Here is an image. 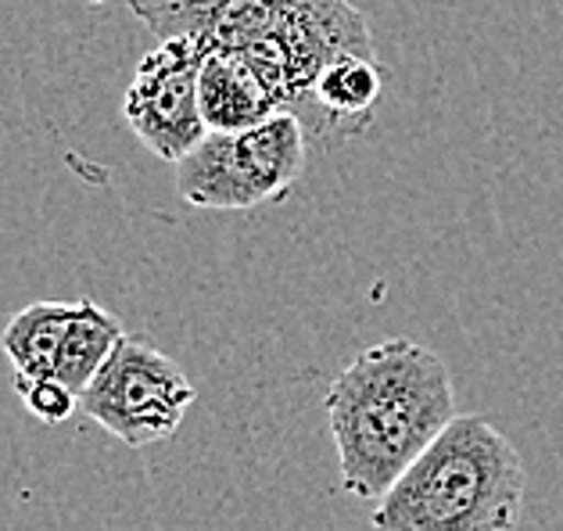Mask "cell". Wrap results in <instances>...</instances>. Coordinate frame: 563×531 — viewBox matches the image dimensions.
<instances>
[{
	"label": "cell",
	"instance_id": "cell-1",
	"mask_svg": "<svg viewBox=\"0 0 563 531\" xmlns=\"http://www.w3.org/2000/svg\"><path fill=\"white\" fill-rule=\"evenodd\" d=\"M341 488L377 502L456 420L445 359L413 338L363 349L323 395Z\"/></svg>",
	"mask_w": 563,
	"mask_h": 531
},
{
	"label": "cell",
	"instance_id": "cell-2",
	"mask_svg": "<svg viewBox=\"0 0 563 531\" xmlns=\"http://www.w3.org/2000/svg\"><path fill=\"white\" fill-rule=\"evenodd\" d=\"M528 471L492 420H456L377 499L374 531H517Z\"/></svg>",
	"mask_w": 563,
	"mask_h": 531
},
{
	"label": "cell",
	"instance_id": "cell-3",
	"mask_svg": "<svg viewBox=\"0 0 563 531\" xmlns=\"http://www.w3.org/2000/svg\"><path fill=\"white\" fill-rule=\"evenodd\" d=\"M126 4L158 40L190 36L209 51L277 44L291 62L301 98H312L316 79L338 54H377L366 15H360L349 0H126Z\"/></svg>",
	"mask_w": 563,
	"mask_h": 531
},
{
	"label": "cell",
	"instance_id": "cell-4",
	"mask_svg": "<svg viewBox=\"0 0 563 531\" xmlns=\"http://www.w3.org/2000/svg\"><path fill=\"white\" fill-rule=\"evenodd\" d=\"M309 144L301 119L284 108L244 130H209L176 162V190L195 209H255L287 198L306 169Z\"/></svg>",
	"mask_w": 563,
	"mask_h": 531
},
{
	"label": "cell",
	"instance_id": "cell-5",
	"mask_svg": "<svg viewBox=\"0 0 563 531\" xmlns=\"http://www.w3.org/2000/svg\"><path fill=\"white\" fill-rule=\"evenodd\" d=\"M198 391L180 363L151 338L122 334L108 363L79 395V413L130 449L166 442L184 424Z\"/></svg>",
	"mask_w": 563,
	"mask_h": 531
},
{
	"label": "cell",
	"instance_id": "cell-6",
	"mask_svg": "<svg viewBox=\"0 0 563 531\" xmlns=\"http://www.w3.org/2000/svg\"><path fill=\"white\" fill-rule=\"evenodd\" d=\"M209 47L190 36H166L147 51L122 98V115L141 144L162 162H180L205 141L198 76Z\"/></svg>",
	"mask_w": 563,
	"mask_h": 531
},
{
	"label": "cell",
	"instance_id": "cell-7",
	"mask_svg": "<svg viewBox=\"0 0 563 531\" xmlns=\"http://www.w3.org/2000/svg\"><path fill=\"white\" fill-rule=\"evenodd\" d=\"M198 93L209 130H244L287 108L277 79L249 51L219 47L205 54Z\"/></svg>",
	"mask_w": 563,
	"mask_h": 531
},
{
	"label": "cell",
	"instance_id": "cell-8",
	"mask_svg": "<svg viewBox=\"0 0 563 531\" xmlns=\"http://www.w3.org/2000/svg\"><path fill=\"white\" fill-rule=\"evenodd\" d=\"M73 312L76 302H33L4 323V331H0V352L11 363V377L54 374Z\"/></svg>",
	"mask_w": 563,
	"mask_h": 531
},
{
	"label": "cell",
	"instance_id": "cell-9",
	"mask_svg": "<svg viewBox=\"0 0 563 531\" xmlns=\"http://www.w3.org/2000/svg\"><path fill=\"white\" fill-rule=\"evenodd\" d=\"M122 334H126V327L119 323L115 312H108L93 298H79L73 320H68L54 377H62L76 395H84L90 380L108 363V356L115 352V345L122 342Z\"/></svg>",
	"mask_w": 563,
	"mask_h": 531
},
{
	"label": "cell",
	"instance_id": "cell-10",
	"mask_svg": "<svg viewBox=\"0 0 563 531\" xmlns=\"http://www.w3.org/2000/svg\"><path fill=\"white\" fill-rule=\"evenodd\" d=\"M384 76L377 69V54H338L312 87V101L338 119H363L374 112Z\"/></svg>",
	"mask_w": 563,
	"mask_h": 531
},
{
	"label": "cell",
	"instance_id": "cell-11",
	"mask_svg": "<svg viewBox=\"0 0 563 531\" xmlns=\"http://www.w3.org/2000/svg\"><path fill=\"white\" fill-rule=\"evenodd\" d=\"M11 388L19 391L25 410H30L36 420H44V424H65V420L79 410V395L54 374H47V377H11Z\"/></svg>",
	"mask_w": 563,
	"mask_h": 531
}]
</instances>
